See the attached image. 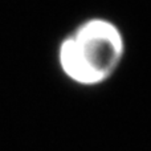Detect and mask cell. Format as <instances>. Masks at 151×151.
<instances>
[{
	"label": "cell",
	"mask_w": 151,
	"mask_h": 151,
	"mask_svg": "<svg viewBox=\"0 0 151 151\" xmlns=\"http://www.w3.org/2000/svg\"><path fill=\"white\" fill-rule=\"evenodd\" d=\"M125 56V37L113 21L93 17L77 25L58 47L61 72L81 86L107 81Z\"/></svg>",
	"instance_id": "1"
}]
</instances>
